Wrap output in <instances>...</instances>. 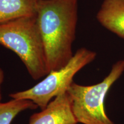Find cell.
Returning <instances> with one entry per match:
<instances>
[{
	"label": "cell",
	"instance_id": "obj_1",
	"mask_svg": "<svg viewBox=\"0 0 124 124\" xmlns=\"http://www.w3.org/2000/svg\"><path fill=\"white\" fill-rule=\"evenodd\" d=\"M36 16L49 70L61 69L74 54L78 0H37Z\"/></svg>",
	"mask_w": 124,
	"mask_h": 124
},
{
	"label": "cell",
	"instance_id": "obj_8",
	"mask_svg": "<svg viewBox=\"0 0 124 124\" xmlns=\"http://www.w3.org/2000/svg\"><path fill=\"white\" fill-rule=\"evenodd\" d=\"M38 107L28 100L12 99L8 102H0V124H11L20 113L28 109H35Z\"/></svg>",
	"mask_w": 124,
	"mask_h": 124
},
{
	"label": "cell",
	"instance_id": "obj_7",
	"mask_svg": "<svg viewBox=\"0 0 124 124\" xmlns=\"http://www.w3.org/2000/svg\"><path fill=\"white\" fill-rule=\"evenodd\" d=\"M37 0H0V24L36 15Z\"/></svg>",
	"mask_w": 124,
	"mask_h": 124
},
{
	"label": "cell",
	"instance_id": "obj_3",
	"mask_svg": "<svg viewBox=\"0 0 124 124\" xmlns=\"http://www.w3.org/2000/svg\"><path fill=\"white\" fill-rule=\"evenodd\" d=\"M124 72V60L113 64L109 74L97 84L83 86L72 82L67 93L78 123L115 124L106 113L105 101L108 91Z\"/></svg>",
	"mask_w": 124,
	"mask_h": 124
},
{
	"label": "cell",
	"instance_id": "obj_2",
	"mask_svg": "<svg viewBox=\"0 0 124 124\" xmlns=\"http://www.w3.org/2000/svg\"><path fill=\"white\" fill-rule=\"evenodd\" d=\"M0 45L19 57L33 80L44 78L50 72L36 15L0 24Z\"/></svg>",
	"mask_w": 124,
	"mask_h": 124
},
{
	"label": "cell",
	"instance_id": "obj_5",
	"mask_svg": "<svg viewBox=\"0 0 124 124\" xmlns=\"http://www.w3.org/2000/svg\"><path fill=\"white\" fill-rule=\"evenodd\" d=\"M67 93L56 96L44 109L31 116L28 124H78Z\"/></svg>",
	"mask_w": 124,
	"mask_h": 124
},
{
	"label": "cell",
	"instance_id": "obj_4",
	"mask_svg": "<svg viewBox=\"0 0 124 124\" xmlns=\"http://www.w3.org/2000/svg\"><path fill=\"white\" fill-rule=\"evenodd\" d=\"M96 56L94 51L80 48L63 67L50 71L41 81L30 89L11 93L9 97L16 100H30L41 110L44 109L52 99L67 92L76 74L94 61Z\"/></svg>",
	"mask_w": 124,
	"mask_h": 124
},
{
	"label": "cell",
	"instance_id": "obj_9",
	"mask_svg": "<svg viewBox=\"0 0 124 124\" xmlns=\"http://www.w3.org/2000/svg\"><path fill=\"white\" fill-rule=\"evenodd\" d=\"M5 78L4 71L2 69L0 68V102L2 99V94H1V85L3 83Z\"/></svg>",
	"mask_w": 124,
	"mask_h": 124
},
{
	"label": "cell",
	"instance_id": "obj_6",
	"mask_svg": "<svg viewBox=\"0 0 124 124\" xmlns=\"http://www.w3.org/2000/svg\"><path fill=\"white\" fill-rule=\"evenodd\" d=\"M96 18L102 27L124 39V0H103Z\"/></svg>",
	"mask_w": 124,
	"mask_h": 124
}]
</instances>
